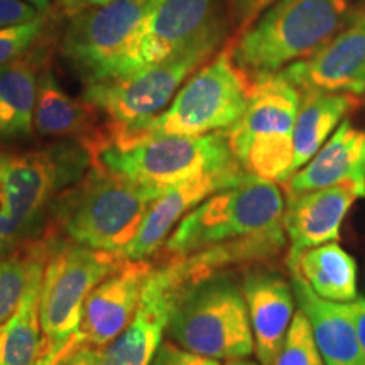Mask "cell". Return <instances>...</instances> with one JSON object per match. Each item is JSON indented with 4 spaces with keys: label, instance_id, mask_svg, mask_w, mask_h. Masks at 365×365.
<instances>
[{
    "label": "cell",
    "instance_id": "ba28073f",
    "mask_svg": "<svg viewBox=\"0 0 365 365\" xmlns=\"http://www.w3.org/2000/svg\"><path fill=\"white\" fill-rule=\"evenodd\" d=\"M48 259L39 294L44 355L41 365H53L80 325L81 309L100 281L125 262L118 254L78 245L61 237L44 235Z\"/></svg>",
    "mask_w": 365,
    "mask_h": 365
},
{
    "label": "cell",
    "instance_id": "e575fe53",
    "mask_svg": "<svg viewBox=\"0 0 365 365\" xmlns=\"http://www.w3.org/2000/svg\"><path fill=\"white\" fill-rule=\"evenodd\" d=\"M107 2H110V0H80V2L76 4V7H75V11H73V14L85 11V9L103 6V4H107Z\"/></svg>",
    "mask_w": 365,
    "mask_h": 365
},
{
    "label": "cell",
    "instance_id": "3957f363",
    "mask_svg": "<svg viewBox=\"0 0 365 365\" xmlns=\"http://www.w3.org/2000/svg\"><path fill=\"white\" fill-rule=\"evenodd\" d=\"M349 0H276L242 31L232 58L250 80L309 58L350 19Z\"/></svg>",
    "mask_w": 365,
    "mask_h": 365
},
{
    "label": "cell",
    "instance_id": "277c9868",
    "mask_svg": "<svg viewBox=\"0 0 365 365\" xmlns=\"http://www.w3.org/2000/svg\"><path fill=\"white\" fill-rule=\"evenodd\" d=\"M299 98V88L282 71L252 80L247 107L225 130L242 171L277 185H284L293 175V135Z\"/></svg>",
    "mask_w": 365,
    "mask_h": 365
},
{
    "label": "cell",
    "instance_id": "1f68e13d",
    "mask_svg": "<svg viewBox=\"0 0 365 365\" xmlns=\"http://www.w3.org/2000/svg\"><path fill=\"white\" fill-rule=\"evenodd\" d=\"M22 242H26L24 235L21 234V230L14 223L12 217L9 215L7 208L4 207L2 200H0V257L11 252Z\"/></svg>",
    "mask_w": 365,
    "mask_h": 365
},
{
    "label": "cell",
    "instance_id": "d6986e66",
    "mask_svg": "<svg viewBox=\"0 0 365 365\" xmlns=\"http://www.w3.org/2000/svg\"><path fill=\"white\" fill-rule=\"evenodd\" d=\"M341 181H365V127L345 118L309 161L284 182L286 195L303 193Z\"/></svg>",
    "mask_w": 365,
    "mask_h": 365
},
{
    "label": "cell",
    "instance_id": "8992f818",
    "mask_svg": "<svg viewBox=\"0 0 365 365\" xmlns=\"http://www.w3.org/2000/svg\"><path fill=\"white\" fill-rule=\"evenodd\" d=\"M93 161L153 188L239 166L225 130L205 135H154L135 140H86Z\"/></svg>",
    "mask_w": 365,
    "mask_h": 365
},
{
    "label": "cell",
    "instance_id": "cb8c5ba5",
    "mask_svg": "<svg viewBox=\"0 0 365 365\" xmlns=\"http://www.w3.org/2000/svg\"><path fill=\"white\" fill-rule=\"evenodd\" d=\"M39 85L36 56H21L0 65V139L29 137Z\"/></svg>",
    "mask_w": 365,
    "mask_h": 365
},
{
    "label": "cell",
    "instance_id": "7a4b0ae2",
    "mask_svg": "<svg viewBox=\"0 0 365 365\" xmlns=\"http://www.w3.org/2000/svg\"><path fill=\"white\" fill-rule=\"evenodd\" d=\"M163 191L93 161L78 182L54 200L48 235L120 255Z\"/></svg>",
    "mask_w": 365,
    "mask_h": 365
},
{
    "label": "cell",
    "instance_id": "ffe728a7",
    "mask_svg": "<svg viewBox=\"0 0 365 365\" xmlns=\"http://www.w3.org/2000/svg\"><path fill=\"white\" fill-rule=\"evenodd\" d=\"M289 274L296 304L308 318L325 365H365L355 323L346 304L319 298L298 272Z\"/></svg>",
    "mask_w": 365,
    "mask_h": 365
},
{
    "label": "cell",
    "instance_id": "4dcf8cb0",
    "mask_svg": "<svg viewBox=\"0 0 365 365\" xmlns=\"http://www.w3.org/2000/svg\"><path fill=\"white\" fill-rule=\"evenodd\" d=\"M276 0H230V9L234 21L240 31L247 29L252 22Z\"/></svg>",
    "mask_w": 365,
    "mask_h": 365
},
{
    "label": "cell",
    "instance_id": "9a60e30c",
    "mask_svg": "<svg viewBox=\"0 0 365 365\" xmlns=\"http://www.w3.org/2000/svg\"><path fill=\"white\" fill-rule=\"evenodd\" d=\"M365 196V181H341L303 193L286 195L282 225L287 240L289 272L304 250L340 239V230L352 205Z\"/></svg>",
    "mask_w": 365,
    "mask_h": 365
},
{
    "label": "cell",
    "instance_id": "7c38bea8",
    "mask_svg": "<svg viewBox=\"0 0 365 365\" xmlns=\"http://www.w3.org/2000/svg\"><path fill=\"white\" fill-rule=\"evenodd\" d=\"M188 284V274L180 259L154 267L134 318L112 344L105 346L100 365H150L163 344L176 301Z\"/></svg>",
    "mask_w": 365,
    "mask_h": 365
},
{
    "label": "cell",
    "instance_id": "836d02e7",
    "mask_svg": "<svg viewBox=\"0 0 365 365\" xmlns=\"http://www.w3.org/2000/svg\"><path fill=\"white\" fill-rule=\"evenodd\" d=\"M346 308H349L350 317H352L355 323V330H357L359 344L360 349H362V355L365 359V298H355L350 303H345Z\"/></svg>",
    "mask_w": 365,
    "mask_h": 365
},
{
    "label": "cell",
    "instance_id": "8fae6325",
    "mask_svg": "<svg viewBox=\"0 0 365 365\" xmlns=\"http://www.w3.org/2000/svg\"><path fill=\"white\" fill-rule=\"evenodd\" d=\"M156 2L110 0L76 12L61 39V54L86 83L117 78Z\"/></svg>",
    "mask_w": 365,
    "mask_h": 365
},
{
    "label": "cell",
    "instance_id": "603a6c76",
    "mask_svg": "<svg viewBox=\"0 0 365 365\" xmlns=\"http://www.w3.org/2000/svg\"><path fill=\"white\" fill-rule=\"evenodd\" d=\"M319 298L333 303H350L359 296V267L354 255L339 240L304 250L294 271Z\"/></svg>",
    "mask_w": 365,
    "mask_h": 365
},
{
    "label": "cell",
    "instance_id": "4316f807",
    "mask_svg": "<svg viewBox=\"0 0 365 365\" xmlns=\"http://www.w3.org/2000/svg\"><path fill=\"white\" fill-rule=\"evenodd\" d=\"M272 365H325L304 313L296 312Z\"/></svg>",
    "mask_w": 365,
    "mask_h": 365
},
{
    "label": "cell",
    "instance_id": "5b68a950",
    "mask_svg": "<svg viewBox=\"0 0 365 365\" xmlns=\"http://www.w3.org/2000/svg\"><path fill=\"white\" fill-rule=\"evenodd\" d=\"M252 80L223 49L191 75L164 110L134 130L98 134L103 140H135L154 135H205L227 130L247 107Z\"/></svg>",
    "mask_w": 365,
    "mask_h": 365
},
{
    "label": "cell",
    "instance_id": "9c48e42d",
    "mask_svg": "<svg viewBox=\"0 0 365 365\" xmlns=\"http://www.w3.org/2000/svg\"><path fill=\"white\" fill-rule=\"evenodd\" d=\"M222 31L200 39L185 51L120 78L86 83L83 102L110 122L107 134L134 130L159 115L190 75L217 51Z\"/></svg>",
    "mask_w": 365,
    "mask_h": 365
},
{
    "label": "cell",
    "instance_id": "52a82bcc",
    "mask_svg": "<svg viewBox=\"0 0 365 365\" xmlns=\"http://www.w3.org/2000/svg\"><path fill=\"white\" fill-rule=\"evenodd\" d=\"M181 349L215 360L247 359L254 336L242 287L223 274L190 282L166 328Z\"/></svg>",
    "mask_w": 365,
    "mask_h": 365
},
{
    "label": "cell",
    "instance_id": "d4e9b609",
    "mask_svg": "<svg viewBox=\"0 0 365 365\" xmlns=\"http://www.w3.org/2000/svg\"><path fill=\"white\" fill-rule=\"evenodd\" d=\"M93 112L88 103L73 98L61 88L51 68H44L39 75L34 107L36 132L48 137L81 135L88 139Z\"/></svg>",
    "mask_w": 365,
    "mask_h": 365
},
{
    "label": "cell",
    "instance_id": "d590c367",
    "mask_svg": "<svg viewBox=\"0 0 365 365\" xmlns=\"http://www.w3.org/2000/svg\"><path fill=\"white\" fill-rule=\"evenodd\" d=\"M26 2L33 4V6L38 9L39 12L48 11V9H49V0H26Z\"/></svg>",
    "mask_w": 365,
    "mask_h": 365
},
{
    "label": "cell",
    "instance_id": "4fadbf2b",
    "mask_svg": "<svg viewBox=\"0 0 365 365\" xmlns=\"http://www.w3.org/2000/svg\"><path fill=\"white\" fill-rule=\"evenodd\" d=\"M215 6L217 0H158L150 9L120 76L161 63L200 39L222 31Z\"/></svg>",
    "mask_w": 365,
    "mask_h": 365
},
{
    "label": "cell",
    "instance_id": "d6a6232c",
    "mask_svg": "<svg viewBox=\"0 0 365 365\" xmlns=\"http://www.w3.org/2000/svg\"><path fill=\"white\" fill-rule=\"evenodd\" d=\"M103 349L97 346L81 345L66 349L59 357L54 360L53 365H100Z\"/></svg>",
    "mask_w": 365,
    "mask_h": 365
},
{
    "label": "cell",
    "instance_id": "74e56055",
    "mask_svg": "<svg viewBox=\"0 0 365 365\" xmlns=\"http://www.w3.org/2000/svg\"><path fill=\"white\" fill-rule=\"evenodd\" d=\"M58 2L61 4L63 7H65V11L73 14V11H75V7H76V4H78L80 0H58Z\"/></svg>",
    "mask_w": 365,
    "mask_h": 365
},
{
    "label": "cell",
    "instance_id": "e0dca14e",
    "mask_svg": "<svg viewBox=\"0 0 365 365\" xmlns=\"http://www.w3.org/2000/svg\"><path fill=\"white\" fill-rule=\"evenodd\" d=\"M282 73L299 90L365 95V12L349 19L317 53Z\"/></svg>",
    "mask_w": 365,
    "mask_h": 365
},
{
    "label": "cell",
    "instance_id": "5bb4252c",
    "mask_svg": "<svg viewBox=\"0 0 365 365\" xmlns=\"http://www.w3.org/2000/svg\"><path fill=\"white\" fill-rule=\"evenodd\" d=\"M153 269L148 259L125 261L100 281L85 301L80 325L66 349L81 345L105 349L112 344L134 318Z\"/></svg>",
    "mask_w": 365,
    "mask_h": 365
},
{
    "label": "cell",
    "instance_id": "7402d4cb",
    "mask_svg": "<svg viewBox=\"0 0 365 365\" xmlns=\"http://www.w3.org/2000/svg\"><path fill=\"white\" fill-rule=\"evenodd\" d=\"M294 122L293 173L303 168L322 149L341 120L360 105L357 95L323 90H299Z\"/></svg>",
    "mask_w": 365,
    "mask_h": 365
},
{
    "label": "cell",
    "instance_id": "ac0fdd59",
    "mask_svg": "<svg viewBox=\"0 0 365 365\" xmlns=\"http://www.w3.org/2000/svg\"><path fill=\"white\" fill-rule=\"evenodd\" d=\"M254 336V354L261 365H272L294 317L291 281L269 269H254L242 281Z\"/></svg>",
    "mask_w": 365,
    "mask_h": 365
},
{
    "label": "cell",
    "instance_id": "f1b7e54d",
    "mask_svg": "<svg viewBox=\"0 0 365 365\" xmlns=\"http://www.w3.org/2000/svg\"><path fill=\"white\" fill-rule=\"evenodd\" d=\"M150 365H222L220 360L202 357L188 350L181 349L173 341H163L159 345L156 355H154Z\"/></svg>",
    "mask_w": 365,
    "mask_h": 365
},
{
    "label": "cell",
    "instance_id": "2e32d148",
    "mask_svg": "<svg viewBox=\"0 0 365 365\" xmlns=\"http://www.w3.org/2000/svg\"><path fill=\"white\" fill-rule=\"evenodd\" d=\"M247 173L240 166L228 170L207 173L168 186L161 195L150 203L139 232L127 247L120 252L125 261H140L149 259L163 249L164 242L173 234L178 223L185 218L191 210L205 202L208 196L230 186H237L247 181Z\"/></svg>",
    "mask_w": 365,
    "mask_h": 365
},
{
    "label": "cell",
    "instance_id": "484cf974",
    "mask_svg": "<svg viewBox=\"0 0 365 365\" xmlns=\"http://www.w3.org/2000/svg\"><path fill=\"white\" fill-rule=\"evenodd\" d=\"M44 244V237H34L0 257V325L19 307L29 282L31 266Z\"/></svg>",
    "mask_w": 365,
    "mask_h": 365
},
{
    "label": "cell",
    "instance_id": "44dd1931",
    "mask_svg": "<svg viewBox=\"0 0 365 365\" xmlns=\"http://www.w3.org/2000/svg\"><path fill=\"white\" fill-rule=\"evenodd\" d=\"M46 239V237H44ZM49 242L36 255L26 293L19 307L0 325V365H41L44 355L43 328L39 318V294L48 259Z\"/></svg>",
    "mask_w": 365,
    "mask_h": 365
},
{
    "label": "cell",
    "instance_id": "6da1fadb",
    "mask_svg": "<svg viewBox=\"0 0 365 365\" xmlns=\"http://www.w3.org/2000/svg\"><path fill=\"white\" fill-rule=\"evenodd\" d=\"M282 213L279 185L249 178L191 210L164 242V254L182 261L191 282L237 264L267 261L287 245Z\"/></svg>",
    "mask_w": 365,
    "mask_h": 365
},
{
    "label": "cell",
    "instance_id": "8d00e7d4",
    "mask_svg": "<svg viewBox=\"0 0 365 365\" xmlns=\"http://www.w3.org/2000/svg\"><path fill=\"white\" fill-rule=\"evenodd\" d=\"M225 365H261V364H255L252 360L247 359H232V360H227Z\"/></svg>",
    "mask_w": 365,
    "mask_h": 365
},
{
    "label": "cell",
    "instance_id": "f546056e",
    "mask_svg": "<svg viewBox=\"0 0 365 365\" xmlns=\"http://www.w3.org/2000/svg\"><path fill=\"white\" fill-rule=\"evenodd\" d=\"M39 11L26 0H0V27H7L31 21L39 16Z\"/></svg>",
    "mask_w": 365,
    "mask_h": 365
},
{
    "label": "cell",
    "instance_id": "83f0119b",
    "mask_svg": "<svg viewBox=\"0 0 365 365\" xmlns=\"http://www.w3.org/2000/svg\"><path fill=\"white\" fill-rule=\"evenodd\" d=\"M46 27L43 16L7 27H0V65L24 56L39 39Z\"/></svg>",
    "mask_w": 365,
    "mask_h": 365
},
{
    "label": "cell",
    "instance_id": "30bf717a",
    "mask_svg": "<svg viewBox=\"0 0 365 365\" xmlns=\"http://www.w3.org/2000/svg\"><path fill=\"white\" fill-rule=\"evenodd\" d=\"M91 164L93 154L85 143L31 153L0 150V200L26 240L34 239L54 200L78 182Z\"/></svg>",
    "mask_w": 365,
    "mask_h": 365
}]
</instances>
